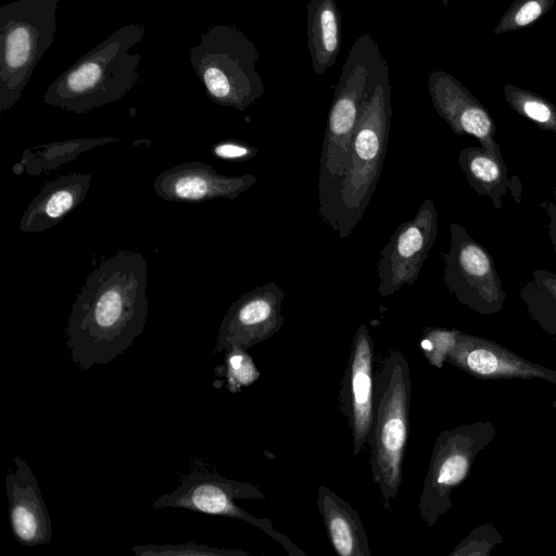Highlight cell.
I'll use <instances>...</instances> for the list:
<instances>
[{
    "label": "cell",
    "instance_id": "cell-1",
    "mask_svg": "<svg viewBox=\"0 0 556 556\" xmlns=\"http://www.w3.org/2000/svg\"><path fill=\"white\" fill-rule=\"evenodd\" d=\"M148 262L121 250L88 275L65 328L66 346L81 370L105 365L132 344L149 312Z\"/></svg>",
    "mask_w": 556,
    "mask_h": 556
},
{
    "label": "cell",
    "instance_id": "cell-2",
    "mask_svg": "<svg viewBox=\"0 0 556 556\" xmlns=\"http://www.w3.org/2000/svg\"><path fill=\"white\" fill-rule=\"evenodd\" d=\"M378 42L362 34L352 45L336 87L324 135L317 179L318 211L337 232L338 201L364 100L381 65Z\"/></svg>",
    "mask_w": 556,
    "mask_h": 556
},
{
    "label": "cell",
    "instance_id": "cell-3",
    "mask_svg": "<svg viewBox=\"0 0 556 556\" xmlns=\"http://www.w3.org/2000/svg\"><path fill=\"white\" fill-rule=\"evenodd\" d=\"M141 24L119 27L61 74L43 96L46 104L81 114L115 102L139 81Z\"/></svg>",
    "mask_w": 556,
    "mask_h": 556
},
{
    "label": "cell",
    "instance_id": "cell-4",
    "mask_svg": "<svg viewBox=\"0 0 556 556\" xmlns=\"http://www.w3.org/2000/svg\"><path fill=\"white\" fill-rule=\"evenodd\" d=\"M410 399L408 362L401 352L392 350L374 379L372 419L367 442L371 478L386 509L402 483Z\"/></svg>",
    "mask_w": 556,
    "mask_h": 556
},
{
    "label": "cell",
    "instance_id": "cell-5",
    "mask_svg": "<svg viewBox=\"0 0 556 556\" xmlns=\"http://www.w3.org/2000/svg\"><path fill=\"white\" fill-rule=\"evenodd\" d=\"M391 115L389 67L382 58L378 79L363 103L339 191L340 239L349 237L358 225L374 195L387 154Z\"/></svg>",
    "mask_w": 556,
    "mask_h": 556
},
{
    "label": "cell",
    "instance_id": "cell-6",
    "mask_svg": "<svg viewBox=\"0 0 556 556\" xmlns=\"http://www.w3.org/2000/svg\"><path fill=\"white\" fill-rule=\"evenodd\" d=\"M190 63L215 103L244 111L265 92L256 64L260 53L232 25H214L189 52Z\"/></svg>",
    "mask_w": 556,
    "mask_h": 556
},
{
    "label": "cell",
    "instance_id": "cell-7",
    "mask_svg": "<svg viewBox=\"0 0 556 556\" xmlns=\"http://www.w3.org/2000/svg\"><path fill=\"white\" fill-rule=\"evenodd\" d=\"M59 0H14L0 9V110L21 98L52 46Z\"/></svg>",
    "mask_w": 556,
    "mask_h": 556
},
{
    "label": "cell",
    "instance_id": "cell-8",
    "mask_svg": "<svg viewBox=\"0 0 556 556\" xmlns=\"http://www.w3.org/2000/svg\"><path fill=\"white\" fill-rule=\"evenodd\" d=\"M495 433L492 422L475 421L438 435L418 503L419 518L427 527L451 509L452 492L468 477L476 457Z\"/></svg>",
    "mask_w": 556,
    "mask_h": 556
},
{
    "label": "cell",
    "instance_id": "cell-9",
    "mask_svg": "<svg viewBox=\"0 0 556 556\" xmlns=\"http://www.w3.org/2000/svg\"><path fill=\"white\" fill-rule=\"evenodd\" d=\"M266 495L255 485L228 479L216 472L193 469L170 493L154 501V509L185 508L207 515L245 521L282 545L290 556H306L291 539L278 532L267 518H257L235 503V500H264Z\"/></svg>",
    "mask_w": 556,
    "mask_h": 556
},
{
    "label": "cell",
    "instance_id": "cell-10",
    "mask_svg": "<svg viewBox=\"0 0 556 556\" xmlns=\"http://www.w3.org/2000/svg\"><path fill=\"white\" fill-rule=\"evenodd\" d=\"M451 242L444 254L443 280L463 305L481 315L500 313L506 300L491 254L457 223L450 226Z\"/></svg>",
    "mask_w": 556,
    "mask_h": 556
},
{
    "label": "cell",
    "instance_id": "cell-11",
    "mask_svg": "<svg viewBox=\"0 0 556 556\" xmlns=\"http://www.w3.org/2000/svg\"><path fill=\"white\" fill-rule=\"evenodd\" d=\"M438 236V212L427 198L415 216L402 223L380 253L377 264L378 293L389 296L412 287Z\"/></svg>",
    "mask_w": 556,
    "mask_h": 556
},
{
    "label": "cell",
    "instance_id": "cell-12",
    "mask_svg": "<svg viewBox=\"0 0 556 556\" xmlns=\"http://www.w3.org/2000/svg\"><path fill=\"white\" fill-rule=\"evenodd\" d=\"M283 299V290L275 282L243 293L223 317L214 353L235 345L249 349L273 337L285 324Z\"/></svg>",
    "mask_w": 556,
    "mask_h": 556
},
{
    "label": "cell",
    "instance_id": "cell-13",
    "mask_svg": "<svg viewBox=\"0 0 556 556\" xmlns=\"http://www.w3.org/2000/svg\"><path fill=\"white\" fill-rule=\"evenodd\" d=\"M446 362L483 380L543 379L556 384V371L532 363L498 343L458 331Z\"/></svg>",
    "mask_w": 556,
    "mask_h": 556
},
{
    "label": "cell",
    "instance_id": "cell-14",
    "mask_svg": "<svg viewBox=\"0 0 556 556\" xmlns=\"http://www.w3.org/2000/svg\"><path fill=\"white\" fill-rule=\"evenodd\" d=\"M428 91L437 113L457 136L475 137L492 153L501 152L494 136L495 122L489 110L453 75L435 70L428 78Z\"/></svg>",
    "mask_w": 556,
    "mask_h": 556
},
{
    "label": "cell",
    "instance_id": "cell-15",
    "mask_svg": "<svg viewBox=\"0 0 556 556\" xmlns=\"http://www.w3.org/2000/svg\"><path fill=\"white\" fill-rule=\"evenodd\" d=\"M374 342L366 325L358 326L351 346L341 389V408L352 433V452L358 455L368 442L374 401Z\"/></svg>",
    "mask_w": 556,
    "mask_h": 556
},
{
    "label": "cell",
    "instance_id": "cell-16",
    "mask_svg": "<svg viewBox=\"0 0 556 556\" xmlns=\"http://www.w3.org/2000/svg\"><path fill=\"white\" fill-rule=\"evenodd\" d=\"M257 181L256 176H225L200 161L180 163L160 173L153 181L156 195L173 202L199 203L237 199Z\"/></svg>",
    "mask_w": 556,
    "mask_h": 556
},
{
    "label": "cell",
    "instance_id": "cell-17",
    "mask_svg": "<svg viewBox=\"0 0 556 556\" xmlns=\"http://www.w3.org/2000/svg\"><path fill=\"white\" fill-rule=\"evenodd\" d=\"M13 463L15 469L5 478L12 532L22 545L46 544L52 538V520L37 479L20 456L14 457Z\"/></svg>",
    "mask_w": 556,
    "mask_h": 556
},
{
    "label": "cell",
    "instance_id": "cell-18",
    "mask_svg": "<svg viewBox=\"0 0 556 556\" xmlns=\"http://www.w3.org/2000/svg\"><path fill=\"white\" fill-rule=\"evenodd\" d=\"M91 175L74 173L46 182L25 210L20 229L40 232L59 224L87 197Z\"/></svg>",
    "mask_w": 556,
    "mask_h": 556
},
{
    "label": "cell",
    "instance_id": "cell-19",
    "mask_svg": "<svg viewBox=\"0 0 556 556\" xmlns=\"http://www.w3.org/2000/svg\"><path fill=\"white\" fill-rule=\"evenodd\" d=\"M317 508L329 541L340 556H370L369 539L358 513L328 486L317 491Z\"/></svg>",
    "mask_w": 556,
    "mask_h": 556
},
{
    "label": "cell",
    "instance_id": "cell-20",
    "mask_svg": "<svg viewBox=\"0 0 556 556\" xmlns=\"http://www.w3.org/2000/svg\"><path fill=\"white\" fill-rule=\"evenodd\" d=\"M306 29L313 70L324 74L336 63L341 47V14L336 0H311Z\"/></svg>",
    "mask_w": 556,
    "mask_h": 556
},
{
    "label": "cell",
    "instance_id": "cell-21",
    "mask_svg": "<svg viewBox=\"0 0 556 556\" xmlns=\"http://www.w3.org/2000/svg\"><path fill=\"white\" fill-rule=\"evenodd\" d=\"M458 163L468 185L501 210L503 198L513 188L502 153H492L481 146L467 147L459 151Z\"/></svg>",
    "mask_w": 556,
    "mask_h": 556
},
{
    "label": "cell",
    "instance_id": "cell-22",
    "mask_svg": "<svg viewBox=\"0 0 556 556\" xmlns=\"http://www.w3.org/2000/svg\"><path fill=\"white\" fill-rule=\"evenodd\" d=\"M519 296L529 316L549 336L556 338V271L535 269L520 285Z\"/></svg>",
    "mask_w": 556,
    "mask_h": 556
},
{
    "label": "cell",
    "instance_id": "cell-23",
    "mask_svg": "<svg viewBox=\"0 0 556 556\" xmlns=\"http://www.w3.org/2000/svg\"><path fill=\"white\" fill-rule=\"evenodd\" d=\"M117 141L118 139L113 137L79 138L36 146L24 150L21 165H23V172L39 175L75 160L78 154L87 150Z\"/></svg>",
    "mask_w": 556,
    "mask_h": 556
},
{
    "label": "cell",
    "instance_id": "cell-24",
    "mask_svg": "<svg viewBox=\"0 0 556 556\" xmlns=\"http://www.w3.org/2000/svg\"><path fill=\"white\" fill-rule=\"evenodd\" d=\"M504 98L519 115L532 121L539 128L556 134V105L543 96L505 84Z\"/></svg>",
    "mask_w": 556,
    "mask_h": 556
},
{
    "label": "cell",
    "instance_id": "cell-25",
    "mask_svg": "<svg viewBox=\"0 0 556 556\" xmlns=\"http://www.w3.org/2000/svg\"><path fill=\"white\" fill-rule=\"evenodd\" d=\"M225 352L224 365L218 366L215 371L217 372L216 375L225 376L227 388L230 392L240 391L260 377V371L251 356L247 353V349L235 345Z\"/></svg>",
    "mask_w": 556,
    "mask_h": 556
},
{
    "label": "cell",
    "instance_id": "cell-26",
    "mask_svg": "<svg viewBox=\"0 0 556 556\" xmlns=\"http://www.w3.org/2000/svg\"><path fill=\"white\" fill-rule=\"evenodd\" d=\"M555 0H514L494 28L495 35L531 26L554 5Z\"/></svg>",
    "mask_w": 556,
    "mask_h": 556
},
{
    "label": "cell",
    "instance_id": "cell-27",
    "mask_svg": "<svg viewBox=\"0 0 556 556\" xmlns=\"http://www.w3.org/2000/svg\"><path fill=\"white\" fill-rule=\"evenodd\" d=\"M136 556H247L249 553L238 548H220L198 544L193 541L179 544H147L131 547Z\"/></svg>",
    "mask_w": 556,
    "mask_h": 556
},
{
    "label": "cell",
    "instance_id": "cell-28",
    "mask_svg": "<svg viewBox=\"0 0 556 556\" xmlns=\"http://www.w3.org/2000/svg\"><path fill=\"white\" fill-rule=\"evenodd\" d=\"M457 329L428 327L420 339V350L430 365L442 368L446 357L455 344Z\"/></svg>",
    "mask_w": 556,
    "mask_h": 556
},
{
    "label": "cell",
    "instance_id": "cell-29",
    "mask_svg": "<svg viewBox=\"0 0 556 556\" xmlns=\"http://www.w3.org/2000/svg\"><path fill=\"white\" fill-rule=\"evenodd\" d=\"M502 542V536L490 525L475 529L451 553V556L489 555L493 547Z\"/></svg>",
    "mask_w": 556,
    "mask_h": 556
},
{
    "label": "cell",
    "instance_id": "cell-30",
    "mask_svg": "<svg viewBox=\"0 0 556 556\" xmlns=\"http://www.w3.org/2000/svg\"><path fill=\"white\" fill-rule=\"evenodd\" d=\"M211 152L214 156L229 162H244L257 155V149L237 139H227L216 142Z\"/></svg>",
    "mask_w": 556,
    "mask_h": 556
},
{
    "label": "cell",
    "instance_id": "cell-31",
    "mask_svg": "<svg viewBox=\"0 0 556 556\" xmlns=\"http://www.w3.org/2000/svg\"><path fill=\"white\" fill-rule=\"evenodd\" d=\"M541 206L547 216V236L556 254V186L554 187L553 199L543 201Z\"/></svg>",
    "mask_w": 556,
    "mask_h": 556
},
{
    "label": "cell",
    "instance_id": "cell-32",
    "mask_svg": "<svg viewBox=\"0 0 556 556\" xmlns=\"http://www.w3.org/2000/svg\"><path fill=\"white\" fill-rule=\"evenodd\" d=\"M450 0H442L443 5H447Z\"/></svg>",
    "mask_w": 556,
    "mask_h": 556
}]
</instances>
